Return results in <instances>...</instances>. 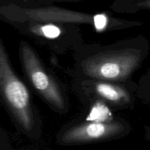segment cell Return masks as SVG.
<instances>
[{
	"mask_svg": "<svg viewBox=\"0 0 150 150\" xmlns=\"http://www.w3.org/2000/svg\"><path fill=\"white\" fill-rule=\"evenodd\" d=\"M139 10H149L150 11V0H136L129 5L125 12L135 13Z\"/></svg>",
	"mask_w": 150,
	"mask_h": 150,
	"instance_id": "10",
	"label": "cell"
},
{
	"mask_svg": "<svg viewBox=\"0 0 150 150\" xmlns=\"http://www.w3.org/2000/svg\"><path fill=\"white\" fill-rule=\"evenodd\" d=\"M93 17L92 15L51 4L29 7L0 2V21L11 25L22 22L93 24Z\"/></svg>",
	"mask_w": 150,
	"mask_h": 150,
	"instance_id": "4",
	"label": "cell"
},
{
	"mask_svg": "<svg viewBox=\"0 0 150 150\" xmlns=\"http://www.w3.org/2000/svg\"><path fill=\"white\" fill-rule=\"evenodd\" d=\"M7 146L5 138L4 137V134H0V149H4Z\"/></svg>",
	"mask_w": 150,
	"mask_h": 150,
	"instance_id": "14",
	"label": "cell"
},
{
	"mask_svg": "<svg viewBox=\"0 0 150 150\" xmlns=\"http://www.w3.org/2000/svg\"><path fill=\"white\" fill-rule=\"evenodd\" d=\"M130 130V125L122 120L108 122L86 121L64 130L58 140L62 145L83 144L121 138L128 134Z\"/></svg>",
	"mask_w": 150,
	"mask_h": 150,
	"instance_id": "5",
	"label": "cell"
},
{
	"mask_svg": "<svg viewBox=\"0 0 150 150\" xmlns=\"http://www.w3.org/2000/svg\"><path fill=\"white\" fill-rule=\"evenodd\" d=\"M19 56L25 76L35 92L56 111L67 112L68 102L65 92L26 41L21 42Z\"/></svg>",
	"mask_w": 150,
	"mask_h": 150,
	"instance_id": "3",
	"label": "cell"
},
{
	"mask_svg": "<svg viewBox=\"0 0 150 150\" xmlns=\"http://www.w3.org/2000/svg\"><path fill=\"white\" fill-rule=\"evenodd\" d=\"M54 0H0V2L10 3L21 7H39L50 5Z\"/></svg>",
	"mask_w": 150,
	"mask_h": 150,
	"instance_id": "9",
	"label": "cell"
},
{
	"mask_svg": "<svg viewBox=\"0 0 150 150\" xmlns=\"http://www.w3.org/2000/svg\"><path fill=\"white\" fill-rule=\"evenodd\" d=\"M54 1H79V0H54Z\"/></svg>",
	"mask_w": 150,
	"mask_h": 150,
	"instance_id": "15",
	"label": "cell"
},
{
	"mask_svg": "<svg viewBox=\"0 0 150 150\" xmlns=\"http://www.w3.org/2000/svg\"><path fill=\"white\" fill-rule=\"evenodd\" d=\"M149 52L143 35L120 42L118 48L96 52L80 62L81 72L91 80L125 82L140 68Z\"/></svg>",
	"mask_w": 150,
	"mask_h": 150,
	"instance_id": "1",
	"label": "cell"
},
{
	"mask_svg": "<svg viewBox=\"0 0 150 150\" xmlns=\"http://www.w3.org/2000/svg\"><path fill=\"white\" fill-rule=\"evenodd\" d=\"M96 81L93 85L95 92L109 103L127 107L134 102V96L131 91L124 86L115 85L106 81Z\"/></svg>",
	"mask_w": 150,
	"mask_h": 150,
	"instance_id": "6",
	"label": "cell"
},
{
	"mask_svg": "<svg viewBox=\"0 0 150 150\" xmlns=\"http://www.w3.org/2000/svg\"><path fill=\"white\" fill-rule=\"evenodd\" d=\"M0 134H3V133H2V132H1V130H0Z\"/></svg>",
	"mask_w": 150,
	"mask_h": 150,
	"instance_id": "17",
	"label": "cell"
},
{
	"mask_svg": "<svg viewBox=\"0 0 150 150\" xmlns=\"http://www.w3.org/2000/svg\"><path fill=\"white\" fill-rule=\"evenodd\" d=\"M108 23V18L105 14H98L94 16L93 25L98 31L104 30L107 27Z\"/></svg>",
	"mask_w": 150,
	"mask_h": 150,
	"instance_id": "11",
	"label": "cell"
},
{
	"mask_svg": "<svg viewBox=\"0 0 150 150\" xmlns=\"http://www.w3.org/2000/svg\"><path fill=\"white\" fill-rule=\"evenodd\" d=\"M136 1V0H119V5L120 6V7L124 11L129 5H130L132 3H133Z\"/></svg>",
	"mask_w": 150,
	"mask_h": 150,
	"instance_id": "13",
	"label": "cell"
},
{
	"mask_svg": "<svg viewBox=\"0 0 150 150\" xmlns=\"http://www.w3.org/2000/svg\"><path fill=\"white\" fill-rule=\"evenodd\" d=\"M141 95L143 98L150 102V68L146 76L144 77L142 89H141Z\"/></svg>",
	"mask_w": 150,
	"mask_h": 150,
	"instance_id": "12",
	"label": "cell"
},
{
	"mask_svg": "<svg viewBox=\"0 0 150 150\" xmlns=\"http://www.w3.org/2000/svg\"><path fill=\"white\" fill-rule=\"evenodd\" d=\"M149 139L150 140V129H149Z\"/></svg>",
	"mask_w": 150,
	"mask_h": 150,
	"instance_id": "16",
	"label": "cell"
},
{
	"mask_svg": "<svg viewBox=\"0 0 150 150\" xmlns=\"http://www.w3.org/2000/svg\"><path fill=\"white\" fill-rule=\"evenodd\" d=\"M113 120L111 111L102 101H98L92 105L86 121L98 122H108Z\"/></svg>",
	"mask_w": 150,
	"mask_h": 150,
	"instance_id": "8",
	"label": "cell"
},
{
	"mask_svg": "<svg viewBox=\"0 0 150 150\" xmlns=\"http://www.w3.org/2000/svg\"><path fill=\"white\" fill-rule=\"evenodd\" d=\"M0 101L16 127L27 136L38 133L39 117L27 86L13 69L0 38Z\"/></svg>",
	"mask_w": 150,
	"mask_h": 150,
	"instance_id": "2",
	"label": "cell"
},
{
	"mask_svg": "<svg viewBox=\"0 0 150 150\" xmlns=\"http://www.w3.org/2000/svg\"><path fill=\"white\" fill-rule=\"evenodd\" d=\"M22 24L23 29H27L29 33L45 39H57L62 33L61 28L52 23H37L22 22L13 24V26Z\"/></svg>",
	"mask_w": 150,
	"mask_h": 150,
	"instance_id": "7",
	"label": "cell"
}]
</instances>
